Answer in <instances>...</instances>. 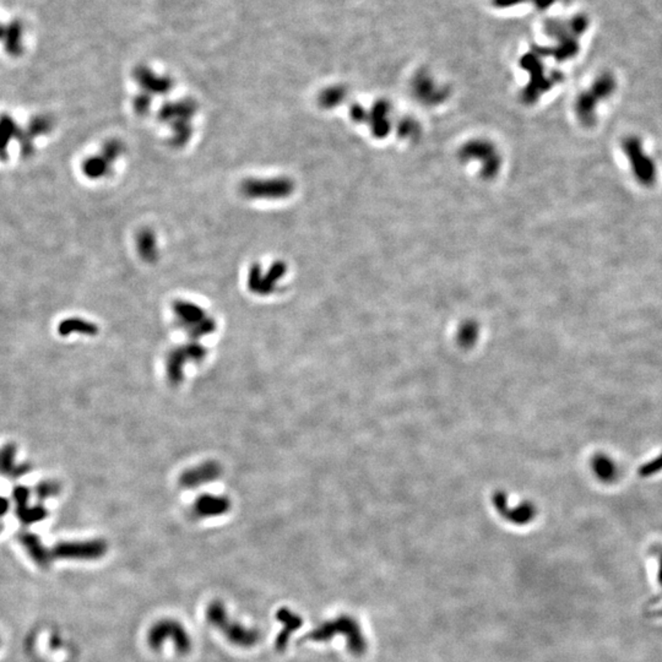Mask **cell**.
<instances>
[{
	"label": "cell",
	"instance_id": "cell-12",
	"mask_svg": "<svg viewBox=\"0 0 662 662\" xmlns=\"http://www.w3.org/2000/svg\"><path fill=\"white\" fill-rule=\"evenodd\" d=\"M220 475L221 466L215 461H208L186 471L181 477V485L184 488H197L216 480Z\"/></svg>",
	"mask_w": 662,
	"mask_h": 662
},
{
	"label": "cell",
	"instance_id": "cell-11",
	"mask_svg": "<svg viewBox=\"0 0 662 662\" xmlns=\"http://www.w3.org/2000/svg\"><path fill=\"white\" fill-rule=\"evenodd\" d=\"M231 509L230 499L224 496L203 494L193 506V514L197 518H215L229 513Z\"/></svg>",
	"mask_w": 662,
	"mask_h": 662
},
{
	"label": "cell",
	"instance_id": "cell-9",
	"mask_svg": "<svg viewBox=\"0 0 662 662\" xmlns=\"http://www.w3.org/2000/svg\"><path fill=\"white\" fill-rule=\"evenodd\" d=\"M107 552V545L101 539L82 541V542H65L58 544L51 552L52 557L62 560H81L92 561L98 560Z\"/></svg>",
	"mask_w": 662,
	"mask_h": 662
},
{
	"label": "cell",
	"instance_id": "cell-6",
	"mask_svg": "<svg viewBox=\"0 0 662 662\" xmlns=\"http://www.w3.org/2000/svg\"><path fill=\"white\" fill-rule=\"evenodd\" d=\"M197 106L192 101H179L166 105L161 109V118L171 124L173 129L172 141L177 145L186 144L192 135L190 119L195 113Z\"/></svg>",
	"mask_w": 662,
	"mask_h": 662
},
{
	"label": "cell",
	"instance_id": "cell-19",
	"mask_svg": "<svg viewBox=\"0 0 662 662\" xmlns=\"http://www.w3.org/2000/svg\"><path fill=\"white\" fill-rule=\"evenodd\" d=\"M662 471V453L657 458L643 465L639 470V474L643 477H650V476L659 474Z\"/></svg>",
	"mask_w": 662,
	"mask_h": 662
},
{
	"label": "cell",
	"instance_id": "cell-18",
	"mask_svg": "<svg viewBox=\"0 0 662 662\" xmlns=\"http://www.w3.org/2000/svg\"><path fill=\"white\" fill-rule=\"evenodd\" d=\"M345 96H346V93H345V90H342L341 87H330V89H328L321 93V97H319V102L324 108L337 107L339 102L343 100Z\"/></svg>",
	"mask_w": 662,
	"mask_h": 662
},
{
	"label": "cell",
	"instance_id": "cell-10",
	"mask_svg": "<svg viewBox=\"0 0 662 662\" xmlns=\"http://www.w3.org/2000/svg\"><path fill=\"white\" fill-rule=\"evenodd\" d=\"M286 265L281 262H274L267 273H262L259 264L253 265L248 275V287L259 296H269L278 287V283L286 275Z\"/></svg>",
	"mask_w": 662,
	"mask_h": 662
},
{
	"label": "cell",
	"instance_id": "cell-7",
	"mask_svg": "<svg viewBox=\"0 0 662 662\" xmlns=\"http://www.w3.org/2000/svg\"><path fill=\"white\" fill-rule=\"evenodd\" d=\"M208 350L199 343L183 345L172 350L166 359V372L172 384H179L183 380V369L186 364H199L206 357Z\"/></svg>",
	"mask_w": 662,
	"mask_h": 662
},
{
	"label": "cell",
	"instance_id": "cell-5",
	"mask_svg": "<svg viewBox=\"0 0 662 662\" xmlns=\"http://www.w3.org/2000/svg\"><path fill=\"white\" fill-rule=\"evenodd\" d=\"M294 184L286 177L276 178H251L242 183L240 192L248 199L278 200L289 198L294 193Z\"/></svg>",
	"mask_w": 662,
	"mask_h": 662
},
{
	"label": "cell",
	"instance_id": "cell-4",
	"mask_svg": "<svg viewBox=\"0 0 662 662\" xmlns=\"http://www.w3.org/2000/svg\"><path fill=\"white\" fill-rule=\"evenodd\" d=\"M147 641L154 650L161 649L167 641H173L177 652L181 655H187L192 650V638L187 629L175 620H162L152 625Z\"/></svg>",
	"mask_w": 662,
	"mask_h": 662
},
{
	"label": "cell",
	"instance_id": "cell-3",
	"mask_svg": "<svg viewBox=\"0 0 662 662\" xmlns=\"http://www.w3.org/2000/svg\"><path fill=\"white\" fill-rule=\"evenodd\" d=\"M173 313L177 324L193 339L206 337L216 330L214 318H211L205 310L195 303L188 301H177L173 305Z\"/></svg>",
	"mask_w": 662,
	"mask_h": 662
},
{
	"label": "cell",
	"instance_id": "cell-2",
	"mask_svg": "<svg viewBox=\"0 0 662 662\" xmlns=\"http://www.w3.org/2000/svg\"><path fill=\"white\" fill-rule=\"evenodd\" d=\"M339 634L346 636L348 649L352 654L361 655L364 652L366 641L364 636L357 622L348 616H341L337 620H328L315 629L310 630L301 641H328Z\"/></svg>",
	"mask_w": 662,
	"mask_h": 662
},
{
	"label": "cell",
	"instance_id": "cell-1",
	"mask_svg": "<svg viewBox=\"0 0 662 662\" xmlns=\"http://www.w3.org/2000/svg\"><path fill=\"white\" fill-rule=\"evenodd\" d=\"M206 618L208 623L219 629L233 645L251 647L260 639L259 630L247 628L238 622L231 620L224 602L220 600H215L208 605Z\"/></svg>",
	"mask_w": 662,
	"mask_h": 662
},
{
	"label": "cell",
	"instance_id": "cell-20",
	"mask_svg": "<svg viewBox=\"0 0 662 662\" xmlns=\"http://www.w3.org/2000/svg\"><path fill=\"white\" fill-rule=\"evenodd\" d=\"M660 573H661V577H662V561H661V569H660Z\"/></svg>",
	"mask_w": 662,
	"mask_h": 662
},
{
	"label": "cell",
	"instance_id": "cell-15",
	"mask_svg": "<svg viewBox=\"0 0 662 662\" xmlns=\"http://www.w3.org/2000/svg\"><path fill=\"white\" fill-rule=\"evenodd\" d=\"M21 542L28 552V555L33 557V561L37 562L39 566H47L51 558H52V553L42 545L41 539L36 536H33V534H26L25 536H22Z\"/></svg>",
	"mask_w": 662,
	"mask_h": 662
},
{
	"label": "cell",
	"instance_id": "cell-16",
	"mask_svg": "<svg viewBox=\"0 0 662 662\" xmlns=\"http://www.w3.org/2000/svg\"><path fill=\"white\" fill-rule=\"evenodd\" d=\"M139 253L146 262L155 260L157 257V242L156 235L151 230H144L139 235Z\"/></svg>",
	"mask_w": 662,
	"mask_h": 662
},
{
	"label": "cell",
	"instance_id": "cell-8",
	"mask_svg": "<svg viewBox=\"0 0 662 662\" xmlns=\"http://www.w3.org/2000/svg\"><path fill=\"white\" fill-rule=\"evenodd\" d=\"M623 146L636 179L643 186H652L656 181V167L652 159L646 155L641 140L629 138L625 140Z\"/></svg>",
	"mask_w": 662,
	"mask_h": 662
},
{
	"label": "cell",
	"instance_id": "cell-14",
	"mask_svg": "<svg viewBox=\"0 0 662 662\" xmlns=\"http://www.w3.org/2000/svg\"><path fill=\"white\" fill-rule=\"evenodd\" d=\"M136 80L145 91L155 92V93H165L172 87V81L166 76H159L154 71L147 68H140L136 70Z\"/></svg>",
	"mask_w": 662,
	"mask_h": 662
},
{
	"label": "cell",
	"instance_id": "cell-17",
	"mask_svg": "<svg viewBox=\"0 0 662 662\" xmlns=\"http://www.w3.org/2000/svg\"><path fill=\"white\" fill-rule=\"evenodd\" d=\"M593 470L598 478L604 481H612L617 475V466L612 460L604 455H600L593 460Z\"/></svg>",
	"mask_w": 662,
	"mask_h": 662
},
{
	"label": "cell",
	"instance_id": "cell-13",
	"mask_svg": "<svg viewBox=\"0 0 662 662\" xmlns=\"http://www.w3.org/2000/svg\"><path fill=\"white\" fill-rule=\"evenodd\" d=\"M276 618L281 622L283 629L275 639V649L278 652H281L286 650L292 633L302 627L303 620L299 617L298 614H294L291 609H286V607L278 609Z\"/></svg>",
	"mask_w": 662,
	"mask_h": 662
}]
</instances>
